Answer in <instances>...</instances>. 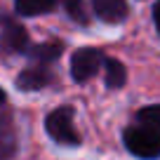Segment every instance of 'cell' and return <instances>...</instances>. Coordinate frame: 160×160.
Returning a JSON list of instances; mask_svg holds the SVG:
<instances>
[{"mask_svg":"<svg viewBox=\"0 0 160 160\" xmlns=\"http://www.w3.org/2000/svg\"><path fill=\"white\" fill-rule=\"evenodd\" d=\"M0 148H2V137H0Z\"/></svg>","mask_w":160,"mask_h":160,"instance_id":"14","label":"cell"},{"mask_svg":"<svg viewBox=\"0 0 160 160\" xmlns=\"http://www.w3.org/2000/svg\"><path fill=\"white\" fill-rule=\"evenodd\" d=\"M28 45V33L21 24L12 19L2 21V33H0V47L5 52H24Z\"/></svg>","mask_w":160,"mask_h":160,"instance_id":"4","label":"cell"},{"mask_svg":"<svg viewBox=\"0 0 160 160\" xmlns=\"http://www.w3.org/2000/svg\"><path fill=\"white\" fill-rule=\"evenodd\" d=\"M5 97H7V94H5V92H2V87H0V104L5 101Z\"/></svg>","mask_w":160,"mask_h":160,"instance_id":"13","label":"cell"},{"mask_svg":"<svg viewBox=\"0 0 160 160\" xmlns=\"http://www.w3.org/2000/svg\"><path fill=\"white\" fill-rule=\"evenodd\" d=\"M57 0H14V10L21 17H38L52 12Z\"/></svg>","mask_w":160,"mask_h":160,"instance_id":"8","label":"cell"},{"mask_svg":"<svg viewBox=\"0 0 160 160\" xmlns=\"http://www.w3.org/2000/svg\"><path fill=\"white\" fill-rule=\"evenodd\" d=\"M104 64V54L94 47H82L71 59V75L75 82H87L92 75H97L99 66Z\"/></svg>","mask_w":160,"mask_h":160,"instance_id":"3","label":"cell"},{"mask_svg":"<svg viewBox=\"0 0 160 160\" xmlns=\"http://www.w3.org/2000/svg\"><path fill=\"white\" fill-rule=\"evenodd\" d=\"M45 130L57 144L61 146H78L82 141V137L78 134L73 125V111L68 106H61V108H54L50 115L45 118Z\"/></svg>","mask_w":160,"mask_h":160,"instance_id":"2","label":"cell"},{"mask_svg":"<svg viewBox=\"0 0 160 160\" xmlns=\"http://www.w3.org/2000/svg\"><path fill=\"white\" fill-rule=\"evenodd\" d=\"M104 68H106V85L113 87V90H118V87L125 85V66L120 64L118 59H106L104 61Z\"/></svg>","mask_w":160,"mask_h":160,"instance_id":"9","label":"cell"},{"mask_svg":"<svg viewBox=\"0 0 160 160\" xmlns=\"http://www.w3.org/2000/svg\"><path fill=\"white\" fill-rule=\"evenodd\" d=\"M61 5L66 7L71 19L80 21V24H87V10H85V2H82V0H61Z\"/></svg>","mask_w":160,"mask_h":160,"instance_id":"11","label":"cell"},{"mask_svg":"<svg viewBox=\"0 0 160 160\" xmlns=\"http://www.w3.org/2000/svg\"><path fill=\"white\" fill-rule=\"evenodd\" d=\"M52 82V71L47 66H31V68L21 71L19 78H17V87L26 92H35V90H42Z\"/></svg>","mask_w":160,"mask_h":160,"instance_id":"5","label":"cell"},{"mask_svg":"<svg viewBox=\"0 0 160 160\" xmlns=\"http://www.w3.org/2000/svg\"><path fill=\"white\" fill-rule=\"evenodd\" d=\"M61 50H64L61 42H42V45H35L28 52V57L35 61V66H47L61 57Z\"/></svg>","mask_w":160,"mask_h":160,"instance_id":"7","label":"cell"},{"mask_svg":"<svg viewBox=\"0 0 160 160\" xmlns=\"http://www.w3.org/2000/svg\"><path fill=\"white\" fill-rule=\"evenodd\" d=\"M97 17L106 24H120L127 17V2L125 0H92Z\"/></svg>","mask_w":160,"mask_h":160,"instance_id":"6","label":"cell"},{"mask_svg":"<svg viewBox=\"0 0 160 160\" xmlns=\"http://www.w3.org/2000/svg\"><path fill=\"white\" fill-rule=\"evenodd\" d=\"M137 122H139L141 127H148V130H153V132L160 134V104L144 106V108L137 113Z\"/></svg>","mask_w":160,"mask_h":160,"instance_id":"10","label":"cell"},{"mask_svg":"<svg viewBox=\"0 0 160 160\" xmlns=\"http://www.w3.org/2000/svg\"><path fill=\"white\" fill-rule=\"evenodd\" d=\"M153 19H155V26H158V33H160V0L155 2V7H153Z\"/></svg>","mask_w":160,"mask_h":160,"instance_id":"12","label":"cell"},{"mask_svg":"<svg viewBox=\"0 0 160 160\" xmlns=\"http://www.w3.org/2000/svg\"><path fill=\"white\" fill-rule=\"evenodd\" d=\"M122 141H125L127 151L141 160L160 158V134L148 130V127H141V125L127 127L125 134H122Z\"/></svg>","mask_w":160,"mask_h":160,"instance_id":"1","label":"cell"}]
</instances>
